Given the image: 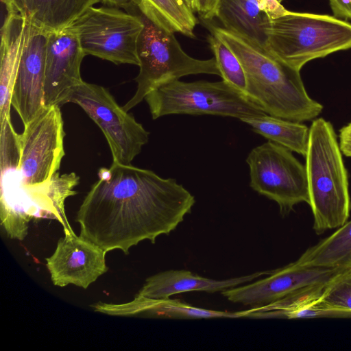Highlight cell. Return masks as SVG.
<instances>
[{"label":"cell","instance_id":"1","mask_svg":"<svg viewBox=\"0 0 351 351\" xmlns=\"http://www.w3.org/2000/svg\"><path fill=\"white\" fill-rule=\"evenodd\" d=\"M77 213L80 236L107 252L129 254L141 241L154 243L191 213L195 197L174 178L112 162L99 169Z\"/></svg>","mask_w":351,"mask_h":351},{"label":"cell","instance_id":"2","mask_svg":"<svg viewBox=\"0 0 351 351\" xmlns=\"http://www.w3.org/2000/svg\"><path fill=\"white\" fill-rule=\"evenodd\" d=\"M210 30L237 57L245 74V95L265 113L300 123L313 121L321 114L324 106L309 96L300 71L224 27L210 26Z\"/></svg>","mask_w":351,"mask_h":351},{"label":"cell","instance_id":"3","mask_svg":"<svg viewBox=\"0 0 351 351\" xmlns=\"http://www.w3.org/2000/svg\"><path fill=\"white\" fill-rule=\"evenodd\" d=\"M305 159L313 228L322 234L345 224L351 210L348 171L330 122L313 121Z\"/></svg>","mask_w":351,"mask_h":351},{"label":"cell","instance_id":"4","mask_svg":"<svg viewBox=\"0 0 351 351\" xmlns=\"http://www.w3.org/2000/svg\"><path fill=\"white\" fill-rule=\"evenodd\" d=\"M351 49V23L333 15L289 12L272 19L265 49L300 71L308 62Z\"/></svg>","mask_w":351,"mask_h":351},{"label":"cell","instance_id":"5","mask_svg":"<svg viewBox=\"0 0 351 351\" xmlns=\"http://www.w3.org/2000/svg\"><path fill=\"white\" fill-rule=\"evenodd\" d=\"M141 15L143 29L137 43L139 73L134 79L135 93L123 108L129 111L140 104L152 90L189 75L212 74L221 77L215 58L198 60L186 54L173 32Z\"/></svg>","mask_w":351,"mask_h":351},{"label":"cell","instance_id":"6","mask_svg":"<svg viewBox=\"0 0 351 351\" xmlns=\"http://www.w3.org/2000/svg\"><path fill=\"white\" fill-rule=\"evenodd\" d=\"M153 119L174 114H213L241 120L263 115V110L245 94L224 80L162 84L144 99Z\"/></svg>","mask_w":351,"mask_h":351},{"label":"cell","instance_id":"7","mask_svg":"<svg viewBox=\"0 0 351 351\" xmlns=\"http://www.w3.org/2000/svg\"><path fill=\"white\" fill-rule=\"evenodd\" d=\"M64 121L60 106H45L24 125L19 134L18 180L1 185L0 199L49 181L60 168L65 155Z\"/></svg>","mask_w":351,"mask_h":351},{"label":"cell","instance_id":"8","mask_svg":"<svg viewBox=\"0 0 351 351\" xmlns=\"http://www.w3.org/2000/svg\"><path fill=\"white\" fill-rule=\"evenodd\" d=\"M143 27L141 13L91 6L67 27L77 36L86 56L138 66L137 43Z\"/></svg>","mask_w":351,"mask_h":351},{"label":"cell","instance_id":"9","mask_svg":"<svg viewBox=\"0 0 351 351\" xmlns=\"http://www.w3.org/2000/svg\"><path fill=\"white\" fill-rule=\"evenodd\" d=\"M67 103L78 105L100 128L112 162L131 165L149 141V132L102 86L83 80L73 88Z\"/></svg>","mask_w":351,"mask_h":351},{"label":"cell","instance_id":"10","mask_svg":"<svg viewBox=\"0 0 351 351\" xmlns=\"http://www.w3.org/2000/svg\"><path fill=\"white\" fill-rule=\"evenodd\" d=\"M246 162L250 187L276 202L282 216L300 203L309 204L305 165L287 148L267 141L251 150Z\"/></svg>","mask_w":351,"mask_h":351},{"label":"cell","instance_id":"11","mask_svg":"<svg viewBox=\"0 0 351 351\" xmlns=\"http://www.w3.org/2000/svg\"><path fill=\"white\" fill-rule=\"evenodd\" d=\"M341 270L304 265L297 260L274 269L264 278L224 290L221 293L234 303L262 306L302 289L326 285Z\"/></svg>","mask_w":351,"mask_h":351},{"label":"cell","instance_id":"12","mask_svg":"<svg viewBox=\"0 0 351 351\" xmlns=\"http://www.w3.org/2000/svg\"><path fill=\"white\" fill-rule=\"evenodd\" d=\"M48 33L27 22L25 45L15 77L11 106L23 125L45 107L44 80Z\"/></svg>","mask_w":351,"mask_h":351},{"label":"cell","instance_id":"13","mask_svg":"<svg viewBox=\"0 0 351 351\" xmlns=\"http://www.w3.org/2000/svg\"><path fill=\"white\" fill-rule=\"evenodd\" d=\"M107 252L75 232L64 234L53 254L46 258V265L55 286L69 284L87 289L108 270Z\"/></svg>","mask_w":351,"mask_h":351},{"label":"cell","instance_id":"14","mask_svg":"<svg viewBox=\"0 0 351 351\" xmlns=\"http://www.w3.org/2000/svg\"><path fill=\"white\" fill-rule=\"evenodd\" d=\"M86 56L77 36L68 27L48 34L45 55V106L66 104L74 87L82 81L80 67Z\"/></svg>","mask_w":351,"mask_h":351},{"label":"cell","instance_id":"15","mask_svg":"<svg viewBox=\"0 0 351 351\" xmlns=\"http://www.w3.org/2000/svg\"><path fill=\"white\" fill-rule=\"evenodd\" d=\"M95 312L114 316L168 319H209L242 317V311L229 312L205 309L178 299H154L136 295L123 304L98 302L92 305Z\"/></svg>","mask_w":351,"mask_h":351},{"label":"cell","instance_id":"16","mask_svg":"<svg viewBox=\"0 0 351 351\" xmlns=\"http://www.w3.org/2000/svg\"><path fill=\"white\" fill-rule=\"evenodd\" d=\"M272 271L273 270L262 271L237 278L215 280L202 277L188 270H167L147 278L136 295L167 299L173 295L184 292H221L253 282L261 277L269 275Z\"/></svg>","mask_w":351,"mask_h":351},{"label":"cell","instance_id":"17","mask_svg":"<svg viewBox=\"0 0 351 351\" xmlns=\"http://www.w3.org/2000/svg\"><path fill=\"white\" fill-rule=\"evenodd\" d=\"M8 13L47 32L63 30L101 0H1Z\"/></svg>","mask_w":351,"mask_h":351},{"label":"cell","instance_id":"18","mask_svg":"<svg viewBox=\"0 0 351 351\" xmlns=\"http://www.w3.org/2000/svg\"><path fill=\"white\" fill-rule=\"evenodd\" d=\"M27 20L7 14L1 29L0 123L10 117L11 95L22 56Z\"/></svg>","mask_w":351,"mask_h":351},{"label":"cell","instance_id":"19","mask_svg":"<svg viewBox=\"0 0 351 351\" xmlns=\"http://www.w3.org/2000/svg\"><path fill=\"white\" fill-rule=\"evenodd\" d=\"M326 285L310 287L273 303L252 308L254 318H350L351 313L331 307L320 300Z\"/></svg>","mask_w":351,"mask_h":351},{"label":"cell","instance_id":"20","mask_svg":"<svg viewBox=\"0 0 351 351\" xmlns=\"http://www.w3.org/2000/svg\"><path fill=\"white\" fill-rule=\"evenodd\" d=\"M215 17L225 29L265 49L271 19L257 0H220Z\"/></svg>","mask_w":351,"mask_h":351},{"label":"cell","instance_id":"21","mask_svg":"<svg viewBox=\"0 0 351 351\" xmlns=\"http://www.w3.org/2000/svg\"><path fill=\"white\" fill-rule=\"evenodd\" d=\"M241 121L268 141L282 145L305 157L309 141L310 128L305 124L269 115L246 117Z\"/></svg>","mask_w":351,"mask_h":351},{"label":"cell","instance_id":"22","mask_svg":"<svg viewBox=\"0 0 351 351\" xmlns=\"http://www.w3.org/2000/svg\"><path fill=\"white\" fill-rule=\"evenodd\" d=\"M298 261L308 266L339 269L351 267V220L308 248Z\"/></svg>","mask_w":351,"mask_h":351},{"label":"cell","instance_id":"23","mask_svg":"<svg viewBox=\"0 0 351 351\" xmlns=\"http://www.w3.org/2000/svg\"><path fill=\"white\" fill-rule=\"evenodd\" d=\"M139 11L159 27L194 38L197 20L180 0H136Z\"/></svg>","mask_w":351,"mask_h":351},{"label":"cell","instance_id":"24","mask_svg":"<svg viewBox=\"0 0 351 351\" xmlns=\"http://www.w3.org/2000/svg\"><path fill=\"white\" fill-rule=\"evenodd\" d=\"M208 41L221 73V77L245 94V74L237 57L228 46L213 34H211L208 37Z\"/></svg>","mask_w":351,"mask_h":351},{"label":"cell","instance_id":"25","mask_svg":"<svg viewBox=\"0 0 351 351\" xmlns=\"http://www.w3.org/2000/svg\"><path fill=\"white\" fill-rule=\"evenodd\" d=\"M320 300L331 307L351 313V267L341 270L326 284Z\"/></svg>","mask_w":351,"mask_h":351},{"label":"cell","instance_id":"26","mask_svg":"<svg viewBox=\"0 0 351 351\" xmlns=\"http://www.w3.org/2000/svg\"><path fill=\"white\" fill-rule=\"evenodd\" d=\"M283 0H257L259 8L272 20L289 12L282 5Z\"/></svg>","mask_w":351,"mask_h":351},{"label":"cell","instance_id":"27","mask_svg":"<svg viewBox=\"0 0 351 351\" xmlns=\"http://www.w3.org/2000/svg\"><path fill=\"white\" fill-rule=\"evenodd\" d=\"M220 0H195V12L204 20H212L216 16V12Z\"/></svg>","mask_w":351,"mask_h":351},{"label":"cell","instance_id":"28","mask_svg":"<svg viewBox=\"0 0 351 351\" xmlns=\"http://www.w3.org/2000/svg\"><path fill=\"white\" fill-rule=\"evenodd\" d=\"M333 16L343 20H351V0H328Z\"/></svg>","mask_w":351,"mask_h":351},{"label":"cell","instance_id":"29","mask_svg":"<svg viewBox=\"0 0 351 351\" xmlns=\"http://www.w3.org/2000/svg\"><path fill=\"white\" fill-rule=\"evenodd\" d=\"M339 139L342 154L351 158V121L340 129Z\"/></svg>","mask_w":351,"mask_h":351},{"label":"cell","instance_id":"30","mask_svg":"<svg viewBox=\"0 0 351 351\" xmlns=\"http://www.w3.org/2000/svg\"><path fill=\"white\" fill-rule=\"evenodd\" d=\"M101 2L109 7L127 10H132L138 8L136 0H101Z\"/></svg>","mask_w":351,"mask_h":351},{"label":"cell","instance_id":"31","mask_svg":"<svg viewBox=\"0 0 351 351\" xmlns=\"http://www.w3.org/2000/svg\"><path fill=\"white\" fill-rule=\"evenodd\" d=\"M181 1L191 12H195V0H180Z\"/></svg>","mask_w":351,"mask_h":351}]
</instances>
